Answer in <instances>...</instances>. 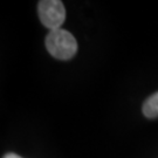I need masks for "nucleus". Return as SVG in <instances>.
Returning <instances> with one entry per match:
<instances>
[{"instance_id":"obj_3","label":"nucleus","mask_w":158,"mask_h":158,"mask_svg":"<svg viewBox=\"0 0 158 158\" xmlns=\"http://www.w3.org/2000/svg\"><path fill=\"white\" fill-rule=\"evenodd\" d=\"M142 111L148 118H156L158 117V91L149 96L145 102L143 103Z\"/></svg>"},{"instance_id":"obj_1","label":"nucleus","mask_w":158,"mask_h":158,"mask_svg":"<svg viewBox=\"0 0 158 158\" xmlns=\"http://www.w3.org/2000/svg\"><path fill=\"white\" fill-rule=\"evenodd\" d=\"M46 48L52 56L59 60H69L77 52V42L72 33L62 28L51 31L45 40Z\"/></svg>"},{"instance_id":"obj_2","label":"nucleus","mask_w":158,"mask_h":158,"mask_svg":"<svg viewBox=\"0 0 158 158\" xmlns=\"http://www.w3.org/2000/svg\"><path fill=\"white\" fill-rule=\"evenodd\" d=\"M40 21L51 31L61 28L66 19V11L60 0H41L38 5Z\"/></svg>"},{"instance_id":"obj_4","label":"nucleus","mask_w":158,"mask_h":158,"mask_svg":"<svg viewBox=\"0 0 158 158\" xmlns=\"http://www.w3.org/2000/svg\"><path fill=\"white\" fill-rule=\"evenodd\" d=\"M4 158H23V157H20L17 153H7V155L4 156Z\"/></svg>"}]
</instances>
